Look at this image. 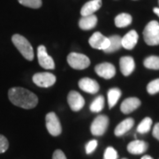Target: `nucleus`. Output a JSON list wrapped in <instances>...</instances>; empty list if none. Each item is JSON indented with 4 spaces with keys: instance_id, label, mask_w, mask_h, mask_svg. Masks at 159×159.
I'll return each instance as SVG.
<instances>
[{
    "instance_id": "26",
    "label": "nucleus",
    "mask_w": 159,
    "mask_h": 159,
    "mask_svg": "<svg viewBox=\"0 0 159 159\" xmlns=\"http://www.w3.org/2000/svg\"><path fill=\"white\" fill-rule=\"evenodd\" d=\"M20 5L29 8L37 9L42 6V0H18Z\"/></svg>"
},
{
    "instance_id": "21",
    "label": "nucleus",
    "mask_w": 159,
    "mask_h": 159,
    "mask_svg": "<svg viewBox=\"0 0 159 159\" xmlns=\"http://www.w3.org/2000/svg\"><path fill=\"white\" fill-rule=\"evenodd\" d=\"M133 20V18L131 16L130 14L128 13H120L118 16H116L115 20H114V23L116 25L117 28H125L127 26H129Z\"/></svg>"
},
{
    "instance_id": "7",
    "label": "nucleus",
    "mask_w": 159,
    "mask_h": 159,
    "mask_svg": "<svg viewBox=\"0 0 159 159\" xmlns=\"http://www.w3.org/2000/svg\"><path fill=\"white\" fill-rule=\"evenodd\" d=\"M33 82L41 88H49L55 84L56 76L51 73H37L33 76Z\"/></svg>"
},
{
    "instance_id": "29",
    "label": "nucleus",
    "mask_w": 159,
    "mask_h": 159,
    "mask_svg": "<svg viewBox=\"0 0 159 159\" xmlns=\"http://www.w3.org/2000/svg\"><path fill=\"white\" fill-rule=\"evenodd\" d=\"M97 140H91L89 142L87 143L86 145V153L88 155H90L91 153H93L96 148H97Z\"/></svg>"
},
{
    "instance_id": "10",
    "label": "nucleus",
    "mask_w": 159,
    "mask_h": 159,
    "mask_svg": "<svg viewBox=\"0 0 159 159\" xmlns=\"http://www.w3.org/2000/svg\"><path fill=\"white\" fill-rule=\"evenodd\" d=\"M89 43L92 48L104 51L108 48L110 41L108 37L104 36L100 32H96L91 35V37L89 40Z\"/></svg>"
},
{
    "instance_id": "3",
    "label": "nucleus",
    "mask_w": 159,
    "mask_h": 159,
    "mask_svg": "<svg viewBox=\"0 0 159 159\" xmlns=\"http://www.w3.org/2000/svg\"><path fill=\"white\" fill-rule=\"evenodd\" d=\"M143 38L148 45H159V23L157 20H151L147 24L143 30Z\"/></svg>"
},
{
    "instance_id": "27",
    "label": "nucleus",
    "mask_w": 159,
    "mask_h": 159,
    "mask_svg": "<svg viewBox=\"0 0 159 159\" xmlns=\"http://www.w3.org/2000/svg\"><path fill=\"white\" fill-rule=\"evenodd\" d=\"M147 91L149 95H155L159 93V79L151 80L147 86Z\"/></svg>"
},
{
    "instance_id": "11",
    "label": "nucleus",
    "mask_w": 159,
    "mask_h": 159,
    "mask_svg": "<svg viewBox=\"0 0 159 159\" xmlns=\"http://www.w3.org/2000/svg\"><path fill=\"white\" fill-rule=\"evenodd\" d=\"M95 71L100 77L103 79H111L116 74V68L111 63H102L97 65L95 68Z\"/></svg>"
},
{
    "instance_id": "23",
    "label": "nucleus",
    "mask_w": 159,
    "mask_h": 159,
    "mask_svg": "<svg viewBox=\"0 0 159 159\" xmlns=\"http://www.w3.org/2000/svg\"><path fill=\"white\" fill-rule=\"evenodd\" d=\"M152 124H153L152 119L149 117H146L140 122V124L137 126L136 131L139 134H147L151 129Z\"/></svg>"
},
{
    "instance_id": "4",
    "label": "nucleus",
    "mask_w": 159,
    "mask_h": 159,
    "mask_svg": "<svg viewBox=\"0 0 159 159\" xmlns=\"http://www.w3.org/2000/svg\"><path fill=\"white\" fill-rule=\"evenodd\" d=\"M67 62L72 68L76 70H83L89 66L90 60L84 54L72 52L67 56Z\"/></svg>"
},
{
    "instance_id": "28",
    "label": "nucleus",
    "mask_w": 159,
    "mask_h": 159,
    "mask_svg": "<svg viewBox=\"0 0 159 159\" xmlns=\"http://www.w3.org/2000/svg\"><path fill=\"white\" fill-rule=\"evenodd\" d=\"M119 155L117 150L112 147H108L103 154V159H118Z\"/></svg>"
},
{
    "instance_id": "6",
    "label": "nucleus",
    "mask_w": 159,
    "mask_h": 159,
    "mask_svg": "<svg viewBox=\"0 0 159 159\" xmlns=\"http://www.w3.org/2000/svg\"><path fill=\"white\" fill-rule=\"evenodd\" d=\"M46 128L52 136H58L62 132L60 121L55 112L51 111L46 115Z\"/></svg>"
},
{
    "instance_id": "15",
    "label": "nucleus",
    "mask_w": 159,
    "mask_h": 159,
    "mask_svg": "<svg viewBox=\"0 0 159 159\" xmlns=\"http://www.w3.org/2000/svg\"><path fill=\"white\" fill-rule=\"evenodd\" d=\"M139 40V35L135 30H131L121 38V44L122 47L125 50H133Z\"/></svg>"
},
{
    "instance_id": "17",
    "label": "nucleus",
    "mask_w": 159,
    "mask_h": 159,
    "mask_svg": "<svg viewBox=\"0 0 159 159\" xmlns=\"http://www.w3.org/2000/svg\"><path fill=\"white\" fill-rule=\"evenodd\" d=\"M102 6V0H91L86 3L80 10V14L82 17L93 15L97 11H98Z\"/></svg>"
},
{
    "instance_id": "12",
    "label": "nucleus",
    "mask_w": 159,
    "mask_h": 159,
    "mask_svg": "<svg viewBox=\"0 0 159 159\" xmlns=\"http://www.w3.org/2000/svg\"><path fill=\"white\" fill-rule=\"evenodd\" d=\"M79 88L82 91L89 94H96L99 91V84L95 80L90 78H82L79 80Z\"/></svg>"
},
{
    "instance_id": "19",
    "label": "nucleus",
    "mask_w": 159,
    "mask_h": 159,
    "mask_svg": "<svg viewBox=\"0 0 159 159\" xmlns=\"http://www.w3.org/2000/svg\"><path fill=\"white\" fill-rule=\"evenodd\" d=\"M97 17L95 14H93L81 18L79 21V27L82 30H90L94 29L97 26Z\"/></svg>"
},
{
    "instance_id": "1",
    "label": "nucleus",
    "mask_w": 159,
    "mask_h": 159,
    "mask_svg": "<svg viewBox=\"0 0 159 159\" xmlns=\"http://www.w3.org/2000/svg\"><path fill=\"white\" fill-rule=\"evenodd\" d=\"M9 99L14 105L23 109H33L38 103V97L23 88H12L8 91Z\"/></svg>"
},
{
    "instance_id": "33",
    "label": "nucleus",
    "mask_w": 159,
    "mask_h": 159,
    "mask_svg": "<svg viewBox=\"0 0 159 159\" xmlns=\"http://www.w3.org/2000/svg\"><path fill=\"white\" fill-rule=\"evenodd\" d=\"M141 159H153V158H152V157H151L150 156H148V155H145V156H143V157H142Z\"/></svg>"
},
{
    "instance_id": "5",
    "label": "nucleus",
    "mask_w": 159,
    "mask_h": 159,
    "mask_svg": "<svg viewBox=\"0 0 159 159\" xmlns=\"http://www.w3.org/2000/svg\"><path fill=\"white\" fill-rule=\"evenodd\" d=\"M109 125V118L105 115L97 116L92 122L90 126L91 133L95 136H102L107 130Z\"/></svg>"
},
{
    "instance_id": "9",
    "label": "nucleus",
    "mask_w": 159,
    "mask_h": 159,
    "mask_svg": "<svg viewBox=\"0 0 159 159\" xmlns=\"http://www.w3.org/2000/svg\"><path fill=\"white\" fill-rule=\"evenodd\" d=\"M67 102L72 111H79L85 105V100L79 92L72 90L69 92L67 96Z\"/></svg>"
},
{
    "instance_id": "14",
    "label": "nucleus",
    "mask_w": 159,
    "mask_h": 159,
    "mask_svg": "<svg viewBox=\"0 0 159 159\" xmlns=\"http://www.w3.org/2000/svg\"><path fill=\"white\" fill-rule=\"evenodd\" d=\"M120 71L124 76H129L135 68L134 59L130 56H125L119 59Z\"/></svg>"
},
{
    "instance_id": "31",
    "label": "nucleus",
    "mask_w": 159,
    "mask_h": 159,
    "mask_svg": "<svg viewBox=\"0 0 159 159\" xmlns=\"http://www.w3.org/2000/svg\"><path fill=\"white\" fill-rule=\"evenodd\" d=\"M52 159H66V155L64 154V152H63L62 150L57 149V150H55V152L53 153Z\"/></svg>"
},
{
    "instance_id": "16",
    "label": "nucleus",
    "mask_w": 159,
    "mask_h": 159,
    "mask_svg": "<svg viewBox=\"0 0 159 159\" xmlns=\"http://www.w3.org/2000/svg\"><path fill=\"white\" fill-rule=\"evenodd\" d=\"M148 144L142 140H134L128 143L127 151L132 155H142L147 151Z\"/></svg>"
},
{
    "instance_id": "13",
    "label": "nucleus",
    "mask_w": 159,
    "mask_h": 159,
    "mask_svg": "<svg viewBox=\"0 0 159 159\" xmlns=\"http://www.w3.org/2000/svg\"><path fill=\"white\" fill-rule=\"evenodd\" d=\"M141 100L137 97H128L125 99L121 105H120V111L124 114H129L135 111L141 106Z\"/></svg>"
},
{
    "instance_id": "2",
    "label": "nucleus",
    "mask_w": 159,
    "mask_h": 159,
    "mask_svg": "<svg viewBox=\"0 0 159 159\" xmlns=\"http://www.w3.org/2000/svg\"><path fill=\"white\" fill-rule=\"evenodd\" d=\"M11 42L27 60L32 61L34 59V54L33 47L24 36L19 34H13L11 37Z\"/></svg>"
},
{
    "instance_id": "25",
    "label": "nucleus",
    "mask_w": 159,
    "mask_h": 159,
    "mask_svg": "<svg viewBox=\"0 0 159 159\" xmlns=\"http://www.w3.org/2000/svg\"><path fill=\"white\" fill-rule=\"evenodd\" d=\"M104 107V98L102 96L97 97L90 104V111L92 112H100Z\"/></svg>"
},
{
    "instance_id": "34",
    "label": "nucleus",
    "mask_w": 159,
    "mask_h": 159,
    "mask_svg": "<svg viewBox=\"0 0 159 159\" xmlns=\"http://www.w3.org/2000/svg\"><path fill=\"white\" fill-rule=\"evenodd\" d=\"M154 12L159 17V8H154Z\"/></svg>"
},
{
    "instance_id": "20",
    "label": "nucleus",
    "mask_w": 159,
    "mask_h": 159,
    "mask_svg": "<svg viewBox=\"0 0 159 159\" xmlns=\"http://www.w3.org/2000/svg\"><path fill=\"white\" fill-rule=\"evenodd\" d=\"M109 41H110V43H109L108 48L103 51L105 53H112V52L119 51V49L122 47L121 37L119 35H117V34L111 35L109 37Z\"/></svg>"
},
{
    "instance_id": "32",
    "label": "nucleus",
    "mask_w": 159,
    "mask_h": 159,
    "mask_svg": "<svg viewBox=\"0 0 159 159\" xmlns=\"http://www.w3.org/2000/svg\"><path fill=\"white\" fill-rule=\"evenodd\" d=\"M152 134L157 141H159V123H157L156 125H154L153 130H152Z\"/></svg>"
},
{
    "instance_id": "22",
    "label": "nucleus",
    "mask_w": 159,
    "mask_h": 159,
    "mask_svg": "<svg viewBox=\"0 0 159 159\" xmlns=\"http://www.w3.org/2000/svg\"><path fill=\"white\" fill-rule=\"evenodd\" d=\"M121 90L118 89V88H113V89H111L108 91V94H107V97H108V103L109 107L110 108H112L116 105V103L118 102L119 100V98L121 97Z\"/></svg>"
},
{
    "instance_id": "24",
    "label": "nucleus",
    "mask_w": 159,
    "mask_h": 159,
    "mask_svg": "<svg viewBox=\"0 0 159 159\" xmlns=\"http://www.w3.org/2000/svg\"><path fill=\"white\" fill-rule=\"evenodd\" d=\"M143 65L146 68L151 70H159L158 56H149L146 57L143 61Z\"/></svg>"
},
{
    "instance_id": "35",
    "label": "nucleus",
    "mask_w": 159,
    "mask_h": 159,
    "mask_svg": "<svg viewBox=\"0 0 159 159\" xmlns=\"http://www.w3.org/2000/svg\"><path fill=\"white\" fill-rule=\"evenodd\" d=\"M123 159H126V158H123Z\"/></svg>"
},
{
    "instance_id": "18",
    "label": "nucleus",
    "mask_w": 159,
    "mask_h": 159,
    "mask_svg": "<svg viewBox=\"0 0 159 159\" xmlns=\"http://www.w3.org/2000/svg\"><path fill=\"white\" fill-rule=\"evenodd\" d=\"M134 125V120L132 118H127V119H124L123 121H121L119 125L116 126L115 130H114V134L115 135L118 137L122 136L125 134L127 132L132 129V127Z\"/></svg>"
},
{
    "instance_id": "30",
    "label": "nucleus",
    "mask_w": 159,
    "mask_h": 159,
    "mask_svg": "<svg viewBox=\"0 0 159 159\" xmlns=\"http://www.w3.org/2000/svg\"><path fill=\"white\" fill-rule=\"evenodd\" d=\"M9 148V142L6 137L0 134V154L6 152Z\"/></svg>"
},
{
    "instance_id": "8",
    "label": "nucleus",
    "mask_w": 159,
    "mask_h": 159,
    "mask_svg": "<svg viewBox=\"0 0 159 159\" xmlns=\"http://www.w3.org/2000/svg\"><path fill=\"white\" fill-rule=\"evenodd\" d=\"M37 57H38V62L39 65L44 69H51L55 68V63L53 58L48 54L45 46L40 45L37 49Z\"/></svg>"
}]
</instances>
